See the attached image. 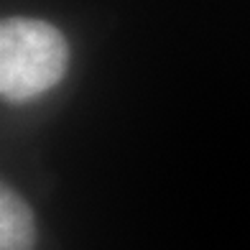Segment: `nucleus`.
Returning a JSON list of instances; mask_svg holds the SVG:
<instances>
[{
  "mask_svg": "<svg viewBox=\"0 0 250 250\" xmlns=\"http://www.w3.org/2000/svg\"><path fill=\"white\" fill-rule=\"evenodd\" d=\"M69 46L59 28L36 18H5L0 26V92L10 102L43 95L66 72Z\"/></svg>",
  "mask_w": 250,
  "mask_h": 250,
  "instance_id": "obj_1",
  "label": "nucleus"
},
{
  "mask_svg": "<svg viewBox=\"0 0 250 250\" xmlns=\"http://www.w3.org/2000/svg\"><path fill=\"white\" fill-rule=\"evenodd\" d=\"M33 214L21 194L10 187L0 189V250H33Z\"/></svg>",
  "mask_w": 250,
  "mask_h": 250,
  "instance_id": "obj_2",
  "label": "nucleus"
}]
</instances>
